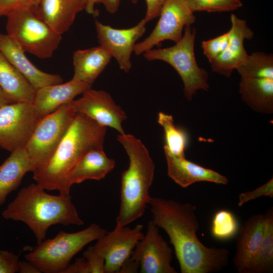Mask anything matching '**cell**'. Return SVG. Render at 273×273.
Returning a JSON list of instances; mask_svg holds the SVG:
<instances>
[{"label":"cell","mask_w":273,"mask_h":273,"mask_svg":"<svg viewBox=\"0 0 273 273\" xmlns=\"http://www.w3.org/2000/svg\"><path fill=\"white\" fill-rule=\"evenodd\" d=\"M148 205L153 221L169 238L181 273H212L227 266V249L207 247L197 237L200 225L196 206L152 197Z\"/></svg>","instance_id":"cell-1"},{"label":"cell","mask_w":273,"mask_h":273,"mask_svg":"<svg viewBox=\"0 0 273 273\" xmlns=\"http://www.w3.org/2000/svg\"><path fill=\"white\" fill-rule=\"evenodd\" d=\"M107 127L77 114L49 162L33 172L36 184L71 197L69 176L81 157L90 149L103 148Z\"/></svg>","instance_id":"cell-2"},{"label":"cell","mask_w":273,"mask_h":273,"mask_svg":"<svg viewBox=\"0 0 273 273\" xmlns=\"http://www.w3.org/2000/svg\"><path fill=\"white\" fill-rule=\"evenodd\" d=\"M44 190L37 184L23 188L2 213L6 219L25 223L35 235L37 244L46 239L53 225L84 224L71 197L52 195Z\"/></svg>","instance_id":"cell-3"},{"label":"cell","mask_w":273,"mask_h":273,"mask_svg":"<svg viewBox=\"0 0 273 273\" xmlns=\"http://www.w3.org/2000/svg\"><path fill=\"white\" fill-rule=\"evenodd\" d=\"M129 159L127 168L121 174L120 203L116 226H126L141 217L149 204L155 164L142 142L125 132L117 136Z\"/></svg>","instance_id":"cell-4"},{"label":"cell","mask_w":273,"mask_h":273,"mask_svg":"<svg viewBox=\"0 0 273 273\" xmlns=\"http://www.w3.org/2000/svg\"><path fill=\"white\" fill-rule=\"evenodd\" d=\"M106 233L96 223L75 233L61 231L52 239H44L25 255L26 260L40 272L62 273L72 258L89 243Z\"/></svg>","instance_id":"cell-5"},{"label":"cell","mask_w":273,"mask_h":273,"mask_svg":"<svg viewBox=\"0 0 273 273\" xmlns=\"http://www.w3.org/2000/svg\"><path fill=\"white\" fill-rule=\"evenodd\" d=\"M181 39L174 45L152 49L143 55L148 61L160 60L171 65L180 76L186 98L191 101L198 90H208V74L198 65L195 54L196 30L191 26L184 29Z\"/></svg>","instance_id":"cell-6"},{"label":"cell","mask_w":273,"mask_h":273,"mask_svg":"<svg viewBox=\"0 0 273 273\" xmlns=\"http://www.w3.org/2000/svg\"><path fill=\"white\" fill-rule=\"evenodd\" d=\"M77 114L72 101L38 121L24 147L32 172L49 162Z\"/></svg>","instance_id":"cell-7"},{"label":"cell","mask_w":273,"mask_h":273,"mask_svg":"<svg viewBox=\"0 0 273 273\" xmlns=\"http://www.w3.org/2000/svg\"><path fill=\"white\" fill-rule=\"evenodd\" d=\"M6 17L7 34L25 52L42 59L52 57L61 43L62 35L38 18L30 9H19Z\"/></svg>","instance_id":"cell-8"},{"label":"cell","mask_w":273,"mask_h":273,"mask_svg":"<svg viewBox=\"0 0 273 273\" xmlns=\"http://www.w3.org/2000/svg\"><path fill=\"white\" fill-rule=\"evenodd\" d=\"M194 13L185 0H166L153 30L145 39L135 44L134 54L138 56L143 55L166 40L175 43L178 41L185 28L195 22Z\"/></svg>","instance_id":"cell-9"},{"label":"cell","mask_w":273,"mask_h":273,"mask_svg":"<svg viewBox=\"0 0 273 273\" xmlns=\"http://www.w3.org/2000/svg\"><path fill=\"white\" fill-rule=\"evenodd\" d=\"M39 119L32 103L14 102L0 108V147L10 152L25 147Z\"/></svg>","instance_id":"cell-10"},{"label":"cell","mask_w":273,"mask_h":273,"mask_svg":"<svg viewBox=\"0 0 273 273\" xmlns=\"http://www.w3.org/2000/svg\"><path fill=\"white\" fill-rule=\"evenodd\" d=\"M172 254V249L152 220L148 222L146 234L136 243L130 258L139 264L142 273H176L171 265Z\"/></svg>","instance_id":"cell-11"},{"label":"cell","mask_w":273,"mask_h":273,"mask_svg":"<svg viewBox=\"0 0 273 273\" xmlns=\"http://www.w3.org/2000/svg\"><path fill=\"white\" fill-rule=\"evenodd\" d=\"M143 225L131 229L115 226L114 230L97 240L93 245L105 261V273L118 272L122 264L130 257L138 241L143 237Z\"/></svg>","instance_id":"cell-12"},{"label":"cell","mask_w":273,"mask_h":273,"mask_svg":"<svg viewBox=\"0 0 273 273\" xmlns=\"http://www.w3.org/2000/svg\"><path fill=\"white\" fill-rule=\"evenodd\" d=\"M147 23L143 19L129 28L118 29L95 22L100 46L105 48L117 61L119 68L128 73L131 68V56L137 40L146 31Z\"/></svg>","instance_id":"cell-13"},{"label":"cell","mask_w":273,"mask_h":273,"mask_svg":"<svg viewBox=\"0 0 273 273\" xmlns=\"http://www.w3.org/2000/svg\"><path fill=\"white\" fill-rule=\"evenodd\" d=\"M82 94L80 98L72 101L78 114L87 116L102 126L113 128L119 134L124 133L122 124L126 115L108 93L90 87Z\"/></svg>","instance_id":"cell-14"},{"label":"cell","mask_w":273,"mask_h":273,"mask_svg":"<svg viewBox=\"0 0 273 273\" xmlns=\"http://www.w3.org/2000/svg\"><path fill=\"white\" fill-rule=\"evenodd\" d=\"M230 38L225 50L210 63L212 71L230 77L233 71L242 65L248 57L244 41L253 38L254 32L247 22L232 14Z\"/></svg>","instance_id":"cell-15"},{"label":"cell","mask_w":273,"mask_h":273,"mask_svg":"<svg viewBox=\"0 0 273 273\" xmlns=\"http://www.w3.org/2000/svg\"><path fill=\"white\" fill-rule=\"evenodd\" d=\"M0 51L30 83L36 90L49 85L62 83L58 74L43 72L35 67L27 58L17 42L7 34L0 33Z\"/></svg>","instance_id":"cell-16"},{"label":"cell","mask_w":273,"mask_h":273,"mask_svg":"<svg viewBox=\"0 0 273 273\" xmlns=\"http://www.w3.org/2000/svg\"><path fill=\"white\" fill-rule=\"evenodd\" d=\"M264 220V214L253 215L239 230L233 262L239 273H248L262 240Z\"/></svg>","instance_id":"cell-17"},{"label":"cell","mask_w":273,"mask_h":273,"mask_svg":"<svg viewBox=\"0 0 273 273\" xmlns=\"http://www.w3.org/2000/svg\"><path fill=\"white\" fill-rule=\"evenodd\" d=\"M92 84L71 79L65 83L49 85L35 90L32 104L37 117L40 119L61 105L70 102Z\"/></svg>","instance_id":"cell-18"},{"label":"cell","mask_w":273,"mask_h":273,"mask_svg":"<svg viewBox=\"0 0 273 273\" xmlns=\"http://www.w3.org/2000/svg\"><path fill=\"white\" fill-rule=\"evenodd\" d=\"M86 0H39L32 11L36 16L62 35L72 26L76 15L85 10Z\"/></svg>","instance_id":"cell-19"},{"label":"cell","mask_w":273,"mask_h":273,"mask_svg":"<svg viewBox=\"0 0 273 273\" xmlns=\"http://www.w3.org/2000/svg\"><path fill=\"white\" fill-rule=\"evenodd\" d=\"M164 150L168 175L179 186L187 188L200 181L221 185L228 183V178L217 172L193 163L187 160L185 156H175L164 147Z\"/></svg>","instance_id":"cell-20"},{"label":"cell","mask_w":273,"mask_h":273,"mask_svg":"<svg viewBox=\"0 0 273 273\" xmlns=\"http://www.w3.org/2000/svg\"><path fill=\"white\" fill-rule=\"evenodd\" d=\"M111 56L101 46L75 51L73 55L72 79L93 84L109 64Z\"/></svg>","instance_id":"cell-21"},{"label":"cell","mask_w":273,"mask_h":273,"mask_svg":"<svg viewBox=\"0 0 273 273\" xmlns=\"http://www.w3.org/2000/svg\"><path fill=\"white\" fill-rule=\"evenodd\" d=\"M115 161L109 158L103 148H94L86 152L80 159L69 176L72 186L86 180L103 179L114 168Z\"/></svg>","instance_id":"cell-22"},{"label":"cell","mask_w":273,"mask_h":273,"mask_svg":"<svg viewBox=\"0 0 273 273\" xmlns=\"http://www.w3.org/2000/svg\"><path fill=\"white\" fill-rule=\"evenodd\" d=\"M33 169L25 148L11 152L10 156L0 165V206L7 196L20 186L25 174Z\"/></svg>","instance_id":"cell-23"},{"label":"cell","mask_w":273,"mask_h":273,"mask_svg":"<svg viewBox=\"0 0 273 273\" xmlns=\"http://www.w3.org/2000/svg\"><path fill=\"white\" fill-rule=\"evenodd\" d=\"M239 92L242 100L254 111L273 112V79L241 77Z\"/></svg>","instance_id":"cell-24"},{"label":"cell","mask_w":273,"mask_h":273,"mask_svg":"<svg viewBox=\"0 0 273 273\" xmlns=\"http://www.w3.org/2000/svg\"><path fill=\"white\" fill-rule=\"evenodd\" d=\"M0 86L15 102H33L35 89L1 51Z\"/></svg>","instance_id":"cell-25"},{"label":"cell","mask_w":273,"mask_h":273,"mask_svg":"<svg viewBox=\"0 0 273 273\" xmlns=\"http://www.w3.org/2000/svg\"><path fill=\"white\" fill-rule=\"evenodd\" d=\"M265 214L264 233L259 248L248 273H269L273 270V209Z\"/></svg>","instance_id":"cell-26"},{"label":"cell","mask_w":273,"mask_h":273,"mask_svg":"<svg viewBox=\"0 0 273 273\" xmlns=\"http://www.w3.org/2000/svg\"><path fill=\"white\" fill-rule=\"evenodd\" d=\"M157 122L164 130L165 141L164 147L175 156H185V151L188 143V137L186 132L175 125L171 115L162 112H159Z\"/></svg>","instance_id":"cell-27"},{"label":"cell","mask_w":273,"mask_h":273,"mask_svg":"<svg viewBox=\"0 0 273 273\" xmlns=\"http://www.w3.org/2000/svg\"><path fill=\"white\" fill-rule=\"evenodd\" d=\"M236 70L241 77L273 79V55L253 52Z\"/></svg>","instance_id":"cell-28"},{"label":"cell","mask_w":273,"mask_h":273,"mask_svg":"<svg viewBox=\"0 0 273 273\" xmlns=\"http://www.w3.org/2000/svg\"><path fill=\"white\" fill-rule=\"evenodd\" d=\"M238 220L230 211H217L212 219L211 233L213 238L222 241L234 238L239 230Z\"/></svg>","instance_id":"cell-29"},{"label":"cell","mask_w":273,"mask_h":273,"mask_svg":"<svg viewBox=\"0 0 273 273\" xmlns=\"http://www.w3.org/2000/svg\"><path fill=\"white\" fill-rule=\"evenodd\" d=\"M194 12H222L235 11L243 6L241 0H185Z\"/></svg>","instance_id":"cell-30"},{"label":"cell","mask_w":273,"mask_h":273,"mask_svg":"<svg viewBox=\"0 0 273 273\" xmlns=\"http://www.w3.org/2000/svg\"><path fill=\"white\" fill-rule=\"evenodd\" d=\"M230 38V31L216 37L202 41L203 54L211 63L226 49Z\"/></svg>","instance_id":"cell-31"},{"label":"cell","mask_w":273,"mask_h":273,"mask_svg":"<svg viewBox=\"0 0 273 273\" xmlns=\"http://www.w3.org/2000/svg\"><path fill=\"white\" fill-rule=\"evenodd\" d=\"M262 196L273 197L272 178L266 183L252 191L241 193L239 196L238 205L241 207L249 201Z\"/></svg>","instance_id":"cell-32"},{"label":"cell","mask_w":273,"mask_h":273,"mask_svg":"<svg viewBox=\"0 0 273 273\" xmlns=\"http://www.w3.org/2000/svg\"><path fill=\"white\" fill-rule=\"evenodd\" d=\"M39 0H0V17L6 16L19 9H28L32 11Z\"/></svg>","instance_id":"cell-33"},{"label":"cell","mask_w":273,"mask_h":273,"mask_svg":"<svg viewBox=\"0 0 273 273\" xmlns=\"http://www.w3.org/2000/svg\"><path fill=\"white\" fill-rule=\"evenodd\" d=\"M83 256L88 264L89 273H105V259L97 252L94 246H89Z\"/></svg>","instance_id":"cell-34"},{"label":"cell","mask_w":273,"mask_h":273,"mask_svg":"<svg viewBox=\"0 0 273 273\" xmlns=\"http://www.w3.org/2000/svg\"><path fill=\"white\" fill-rule=\"evenodd\" d=\"M19 258L7 250H0V273H15L18 271Z\"/></svg>","instance_id":"cell-35"},{"label":"cell","mask_w":273,"mask_h":273,"mask_svg":"<svg viewBox=\"0 0 273 273\" xmlns=\"http://www.w3.org/2000/svg\"><path fill=\"white\" fill-rule=\"evenodd\" d=\"M166 0H145L147 10L144 19L147 23L159 17L163 5Z\"/></svg>","instance_id":"cell-36"},{"label":"cell","mask_w":273,"mask_h":273,"mask_svg":"<svg viewBox=\"0 0 273 273\" xmlns=\"http://www.w3.org/2000/svg\"><path fill=\"white\" fill-rule=\"evenodd\" d=\"M62 273H89L88 264L85 259H77L75 262L69 264Z\"/></svg>","instance_id":"cell-37"},{"label":"cell","mask_w":273,"mask_h":273,"mask_svg":"<svg viewBox=\"0 0 273 273\" xmlns=\"http://www.w3.org/2000/svg\"><path fill=\"white\" fill-rule=\"evenodd\" d=\"M139 269V264L129 257L122 264L118 272H136Z\"/></svg>","instance_id":"cell-38"},{"label":"cell","mask_w":273,"mask_h":273,"mask_svg":"<svg viewBox=\"0 0 273 273\" xmlns=\"http://www.w3.org/2000/svg\"><path fill=\"white\" fill-rule=\"evenodd\" d=\"M18 272L40 273V271L32 263L28 261H19Z\"/></svg>","instance_id":"cell-39"},{"label":"cell","mask_w":273,"mask_h":273,"mask_svg":"<svg viewBox=\"0 0 273 273\" xmlns=\"http://www.w3.org/2000/svg\"><path fill=\"white\" fill-rule=\"evenodd\" d=\"M108 12L115 14L118 10L121 0H100Z\"/></svg>","instance_id":"cell-40"},{"label":"cell","mask_w":273,"mask_h":273,"mask_svg":"<svg viewBox=\"0 0 273 273\" xmlns=\"http://www.w3.org/2000/svg\"><path fill=\"white\" fill-rule=\"evenodd\" d=\"M86 4L85 10L90 15H96L97 11L95 10V6L98 4L101 3L100 0H86Z\"/></svg>","instance_id":"cell-41"},{"label":"cell","mask_w":273,"mask_h":273,"mask_svg":"<svg viewBox=\"0 0 273 273\" xmlns=\"http://www.w3.org/2000/svg\"><path fill=\"white\" fill-rule=\"evenodd\" d=\"M14 102L0 86V108L5 105Z\"/></svg>","instance_id":"cell-42"}]
</instances>
